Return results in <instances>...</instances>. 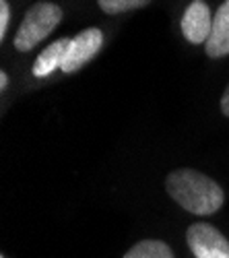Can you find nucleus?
<instances>
[{
  "label": "nucleus",
  "mask_w": 229,
  "mask_h": 258,
  "mask_svg": "<svg viewBox=\"0 0 229 258\" xmlns=\"http://www.w3.org/2000/svg\"><path fill=\"white\" fill-rule=\"evenodd\" d=\"M165 190L184 211L194 215H213L225 203L223 188L209 176L190 167L172 171L165 180Z\"/></svg>",
  "instance_id": "nucleus-1"
},
{
  "label": "nucleus",
  "mask_w": 229,
  "mask_h": 258,
  "mask_svg": "<svg viewBox=\"0 0 229 258\" xmlns=\"http://www.w3.org/2000/svg\"><path fill=\"white\" fill-rule=\"evenodd\" d=\"M64 13L62 9L54 3H48V0H39L33 7H29V11L25 13L23 21L17 29L15 35V48L19 52H29L33 50L37 44H41L58 25Z\"/></svg>",
  "instance_id": "nucleus-2"
},
{
  "label": "nucleus",
  "mask_w": 229,
  "mask_h": 258,
  "mask_svg": "<svg viewBox=\"0 0 229 258\" xmlns=\"http://www.w3.org/2000/svg\"><path fill=\"white\" fill-rule=\"evenodd\" d=\"M186 242L196 258H229V242L211 223H194L186 231Z\"/></svg>",
  "instance_id": "nucleus-3"
},
{
  "label": "nucleus",
  "mask_w": 229,
  "mask_h": 258,
  "mask_svg": "<svg viewBox=\"0 0 229 258\" xmlns=\"http://www.w3.org/2000/svg\"><path fill=\"white\" fill-rule=\"evenodd\" d=\"M103 46V33L97 27H89L85 31H81L77 37H72L68 52L62 60L60 69L62 73H77L85 67L87 62H91L95 58V54L101 50Z\"/></svg>",
  "instance_id": "nucleus-4"
},
{
  "label": "nucleus",
  "mask_w": 229,
  "mask_h": 258,
  "mask_svg": "<svg viewBox=\"0 0 229 258\" xmlns=\"http://www.w3.org/2000/svg\"><path fill=\"white\" fill-rule=\"evenodd\" d=\"M213 27L211 9L204 0H192L182 17V33L194 46L206 44Z\"/></svg>",
  "instance_id": "nucleus-5"
},
{
  "label": "nucleus",
  "mask_w": 229,
  "mask_h": 258,
  "mask_svg": "<svg viewBox=\"0 0 229 258\" xmlns=\"http://www.w3.org/2000/svg\"><path fill=\"white\" fill-rule=\"evenodd\" d=\"M204 52L209 58H223L229 54V0H225L213 15V27Z\"/></svg>",
  "instance_id": "nucleus-6"
},
{
  "label": "nucleus",
  "mask_w": 229,
  "mask_h": 258,
  "mask_svg": "<svg viewBox=\"0 0 229 258\" xmlns=\"http://www.w3.org/2000/svg\"><path fill=\"white\" fill-rule=\"evenodd\" d=\"M70 41H72L70 37H62V39L54 41V44H50L44 52H41V54L37 56L35 64H33V69H31L33 77L44 79V77L52 75L56 69H60L62 60H64V56H66V52H68Z\"/></svg>",
  "instance_id": "nucleus-7"
},
{
  "label": "nucleus",
  "mask_w": 229,
  "mask_h": 258,
  "mask_svg": "<svg viewBox=\"0 0 229 258\" xmlns=\"http://www.w3.org/2000/svg\"><path fill=\"white\" fill-rule=\"evenodd\" d=\"M124 258H176L172 248L161 240H142L134 244Z\"/></svg>",
  "instance_id": "nucleus-8"
},
{
  "label": "nucleus",
  "mask_w": 229,
  "mask_h": 258,
  "mask_svg": "<svg viewBox=\"0 0 229 258\" xmlns=\"http://www.w3.org/2000/svg\"><path fill=\"white\" fill-rule=\"evenodd\" d=\"M97 5L103 13L120 15V13H128L134 9H144L147 5H151V0H97Z\"/></svg>",
  "instance_id": "nucleus-9"
},
{
  "label": "nucleus",
  "mask_w": 229,
  "mask_h": 258,
  "mask_svg": "<svg viewBox=\"0 0 229 258\" xmlns=\"http://www.w3.org/2000/svg\"><path fill=\"white\" fill-rule=\"evenodd\" d=\"M9 19H11V5L7 0H0V39H5V35H7Z\"/></svg>",
  "instance_id": "nucleus-10"
},
{
  "label": "nucleus",
  "mask_w": 229,
  "mask_h": 258,
  "mask_svg": "<svg viewBox=\"0 0 229 258\" xmlns=\"http://www.w3.org/2000/svg\"><path fill=\"white\" fill-rule=\"evenodd\" d=\"M221 112L229 118V85L225 87V91H223V95H221Z\"/></svg>",
  "instance_id": "nucleus-11"
},
{
  "label": "nucleus",
  "mask_w": 229,
  "mask_h": 258,
  "mask_svg": "<svg viewBox=\"0 0 229 258\" xmlns=\"http://www.w3.org/2000/svg\"><path fill=\"white\" fill-rule=\"evenodd\" d=\"M7 85H9V77H7V73H0V89H7Z\"/></svg>",
  "instance_id": "nucleus-12"
}]
</instances>
